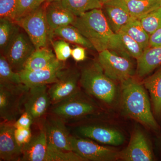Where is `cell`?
Returning a JSON list of instances; mask_svg holds the SVG:
<instances>
[{"label":"cell","mask_w":161,"mask_h":161,"mask_svg":"<svg viewBox=\"0 0 161 161\" xmlns=\"http://www.w3.org/2000/svg\"><path fill=\"white\" fill-rule=\"evenodd\" d=\"M0 82L14 84L23 83L19 73L13 69L3 54L0 57Z\"/></svg>","instance_id":"f1b7e54d"},{"label":"cell","mask_w":161,"mask_h":161,"mask_svg":"<svg viewBox=\"0 0 161 161\" xmlns=\"http://www.w3.org/2000/svg\"><path fill=\"white\" fill-rule=\"evenodd\" d=\"M19 25L14 21L0 19V48L3 51L19 31Z\"/></svg>","instance_id":"83f0119b"},{"label":"cell","mask_w":161,"mask_h":161,"mask_svg":"<svg viewBox=\"0 0 161 161\" xmlns=\"http://www.w3.org/2000/svg\"><path fill=\"white\" fill-rule=\"evenodd\" d=\"M34 123L31 116L26 112H23L19 118L14 123L16 128H21L31 129V125Z\"/></svg>","instance_id":"d590c367"},{"label":"cell","mask_w":161,"mask_h":161,"mask_svg":"<svg viewBox=\"0 0 161 161\" xmlns=\"http://www.w3.org/2000/svg\"><path fill=\"white\" fill-rule=\"evenodd\" d=\"M36 49L27 34L19 31L3 51V54L13 69L19 73L23 69L26 61Z\"/></svg>","instance_id":"9c48e42d"},{"label":"cell","mask_w":161,"mask_h":161,"mask_svg":"<svg viewBox=\"0 0 161 161\" xmlns=\"http://www.w3.org/2000/svg\"><path fill=\"white\" fill-rule=\"evenodd\" d=\"M131 16L140 20L161 7V0H124Z\"/></svg>","instance_id":"cb8c5ba5"},{"label":"cell","mask_w":161,"mask_h":161,"mask_svg":"<svg viewBox=\"0 0 161 161\" xmlns=\"http://www.w3.org/2000/svg\"><path fill=\"white\" fill-rule=\"evenodd\" d=\"M48 146L60 150L73 151L71 135L66 124L58 116L48 113L43 123Z\"/></svg>","instance_id":"4fadbf2b"},{"label":"cell","mask_w":161,"mask_h":161,"mask_svg":"<svg viewBox=\"0 0 161 161\" xmlns=\"http://www.w3.org/2000/svg\"><path fill=\"white\" fill-rule=\"evenodd\" d=\"M99 108L80 91L57 103L52 104L48 113L61 119L65 123L77 121L90 115H96Z\"/></svg>","instance_id":"277c9868"},{"label":"cell","mask_w":161,"mask_h":161,"mask_svg":"<svg viewBox=\"0 0 161 161\" xmlns=\"http://www.w3.org/2000/svg\"><path fill=\"white\" fill-rule=\"evenodd\" d=\"M46 2V0H18L15 23Z\"/></svg>","instance_id":"1f68e13d"},{"label":"cell","mask_w":161,"mask_h":161,"mask_svg":"<svg viewBox=\"0 0 161 161\" xmlns=\"http://www.w3.org/2000/svg\"><path fill=\"white\" fill-rule=\"evenodd\" d=\"M112 31L118 32L132 19L124 0H110L103 5L102 8Z\"/></svg>","instance_id":"e0dca14e"},{"label":"cell","mask_w":161,"mask_h":161,"mask_svg":"<svg viewBox=\"0 0 161 161\" xmlns=\"http://www.w3.org/2000/svg\"><path fill=\"white\" fill-rule=\"evenodd\" d=\"M51 105L47 85L31 87L24 99L23 112L30 114L34 123L44 122Z\"/></svg>","instance_id":"ba28073f"},{"label":"cell","mask_w":161,"mask_h":161,"mask_svg":"<svg viewBox=\"0 0 161 161\" xmlns=\"http://www.w3.org/2000/svg\"><path fill=\"white\" fill-rule=\"evenodd\" d=\"M27 34L36 49L47 47L52 39L45 17L44 7L41 6L16 23Z\"/></svg>","instance_id":"8992f818"},{"label":"cell","mask_w":161,"mask_h":161,"mask_svg":"<svg viewBox=\"0 0 161 161\" xmlns=\"http://www.w3.org/2000/svg\"><path fill=\"white\" fill-rule=\"evenodd\" d=\"M161 66V46L148 47L137 60L136 74L142 78Z\"/></svg>","instance_id":"44dd1931"},{"label":"cell","mask_w":161,"mask_h":161,"mask_svg":"<svg viewBox=\"0 0 161 161\" xmlns=\"http://www.w3.org/2000/svg\"><path fill=\"white\" fill-rule=\"evenodd\" d=\"M108 50L121 57L136 60L143 52L136 41L125 32L119 31L113 35L110 39Z\"/></svg>","instance_id":"ac0fdd59"},{"label":"cell","mask_w":161,"mask_h":161,"mask_svg":"<svg viewBox=\"0 0 161 161\" xmlns=\"http://www.w3.org/2000/svg\"><path fill=\"white\" fill-rule=\"evenodd\" d=\"M85 47L82 46H77L72 50L71 56L77 62H80L85 60L86 58Z\"/></svg>","instance_id":"8d00e7d4"},{"label":"cell","mask_w":161,"mask_h":161,"mask_svg":"<svg viewBox=\"0 0 161 161\" xmlns=\"http://www.w3.org/2000/svg\"><path fill=\"white\" fill-rule=\"evenodd\" d=\"M31 129L16 128L14 131V136L19 146L23 147L28 143L32 137Z\"/></svg>","instance_id":"e575fe53"},{"label":"cell","mask_w":161,"mask_h":161,"mask_svg":"<svg viewBox=\"0 0 161 161\" xmlns=\"http://www.w3.org/2000/svg\"><path fill=\"white\" fill-rule=\"evenodd\" d=\"M120 31L125 32L136 41L143 51L149 47L150 35L144 29L140 20L132 19Z\"/></svg>","instance_id":"484cf974"},{"label":"cell","mask_w":161,"mask_h":161,"mask_svg":"<svg viewBox=\"0 0 161 161\" xmlns=\"http://www.w3.org/2000/svg\"><path fill=\"white\" fill-rule=\"evenodd\" d=\"M71 145L72 150L86 161H113L119 159V152L101 146L89 139L72 135Z\"/></svg>","instance_id":"30bf717a"},{"label":"cell","mask_w":161,"mask_h":161,"mask_svg":"<svg viewBox=\"0 0 161 161\" xmlns=\"http://www.w3.org/2000/svg\"><path fill=\"white\" fill-rule=\"evenodd\" d=\"M47 137L43 125L40 132L22 147L21 161H46L47 154Z\"/></svg>","instance_id":"ffe728a7"},{"label":"cell","mask_w":161,"mask_h":161,"mask_svg":"<svg viewBox=\"0 0 161 161\" xmlns=\"http://www.w3.org/2000/svg\"><path fill=\"white\" fill-rule=\"evenodd\" d=\"M80 85L88 95L108 104L112 103L117 95L115 81L105 74L98 60L81 69Z\"/></svg>","instance_id":"3957f363"},{"label":"cell","mask_w":161,"mask_h":161,"mask_svg":"<svg viewBox=\"0 0 161 161\" xmlns=\"http://www.w3.org/2000/svg\"><path fill=\"white\" fill-rule=\"evenodd\" d=\"M45 17L52 38L55 30L73 25L76 16L62 5L61 1L47 3L44 6Z\"/></svg>","instance_id":"d6986e66"},{"label":"cell","mask_w":161,"mask_h":161,"mask_svg":"<svg viewBox=\"0 0 161 161\" xmlns=\"http://www.w3.org/2000/svg\"><path fill=\"white\" fill-rule=\"evenodd\" d=\"M119 159L125 161H152L155 155L149 139L140 129L132 131L128 147L119 152Z\"/></svg>","instance_id":"8fae6325"},{"label":"cell","mask_w":161,"mask_h":161,"mask_svg":"<svg viewBox=\"0 0 161 161\" xmlns=\"http://www.w3.org/2000/svg\"><path fill=\"white\" fill-rule=\"evenodd\" d=\"M110 0H100L101 2L102 3L103 5L105 3H107V2H108Z\"/></svg>","instance_id":"f35d334b"},{"label":"cell","mask_w":161,"mask_h":161,"mask_svg":"<svg viewBox=\"0 0 161 161\" xmlns=\"http://www.w3.org/2000/svg\"><path fill=\"white\" fill-rule=\"evenodd\" d=\"M80 73L75 69L65 68L48 89L52 105L71 97L79 92Z\"/></svg>","instance_id":"7c38bea8"},{"label":"cell","mask_w":161,"mask_h":161,"mask_svg":"<svg viewBox=\"0 0 161 161\" xmlns=\"http://www.w3.org/2000/svg\"><path fill=\"white\" fill-rule=\"evenodd\" d=\"M150 97L153 115L158 122H161V66L143 82Z\"/></svg>","instance_id":"7402d4cb"},{"label":"cell","mask_w":161,"mask_h":161,"mask_svg":"<svg viewBox=\"0 0 161 161\" xmlns=\"http://www.w3.org/2000/svg\"><path fill=\"white\" fill-rule=\"evenodd\" d=\"M62 5L75 16H79L87 12L102 9L100 0H60Z\"/></svg>","instance_id":"4316f807"},{"label":"cell","mask_w":161,"mask_h":161,"mask_svg":"<svg viewBox=\"0 0 161 161\" xmlns=\"http://www.w3.org/2000/svg\"><path fill=\"white\" fill-rule=\"evenodd\" d=\"M73 26L92 43L98 53L108 49L114 33L110 28L102 9H96L76 17Z\"/></svg>","instance_id":"7a4b0ae2"},{"label":"cell","mask_w":161,"mask_h":161,"mask_svg":"<svg viewBox=\"0 0 161 161\" xmlns=\"http://www.w3.org/2000/svg\"><path fill=\"white\" fill-rule=\"evenodd\" d=\"M60 1V0H46V3H51V2H54V1Z\"/></svg>","instance_id":"ab89813d"},{"label":"cell","mask_w":161,"mask_h":161,"mask_svg":"<svg viewBox=\"0 0 161 161\" xmlns=\"http://www.w3.org/2000/svg\"><path fill=\"white\" fill-rule=\"evenodd\" d=\"M161 46V28L158 29L150 36L149 47H158Z\"/></svg>","instance_id":"74e56055"},{"label":"cell","mask_w":161,"mask_h":161,"mask_svg":"<svg viewBox=\"0 0 161 161\" xmlns=\"http://www.w3.org/2000/svg\"><path fill=\"white\" fill-rule=\"evenodd\" d=\"M17 6L18 0H0V19L15 22Z\"/></svg>","instance_id":"d6a6232c"},{"label":"cell","mask_w":161,"mask_h":161,"mask_svg":"<svg viewBox=\"0 0 161 161\" xmlns=\"http://www.w3.org/2000/svg\"><path fill=\"white\" fill-rule=\"evenodd\" d=\"M46 161H86L73 151L58 149L48 146Z\"/></svg>","instance_id":"f546056e"},{"label":"cell","mask_w":161,"mask_h":161,"mask_svg":"<svg viewBox=\"0 0 161 161\" xmlns=\"http://www.w3.org/2000/svg\"><path fill=\"white\" fill-rule=\"evenodd\" d=\"M29 87L24 84L0 82L1 121L15 122L23 112L24 99Z\"/></svg>","instance_id":"5b68a950"},{"label":"cell","mask_w":161,"mask_h":161,"mask_svg":"<svg viewBox=\"0 0 161 161\" xmlns=\"http://www.w3.org/2000/svg\"><path fill=\"white\" fill-rule=\"evenodd\" d=\"M75 132L78 136L105 145L120 146L125 141L123 134L118 130L101 125H82L76 128Z\"/></svg>","instance_id":"5bb4252c"},{"label":"cell","mask_w":161,"mask_h":161,"mask_svg":"<svg viewBox=\"0 0 161 161\" xmlns=\"http://www.w3.org/2000/svg\"><path fill=\"white\" fill-rule=\"evenodd\" d=\"M56 58L64 62L71 56L72 49L69 44L64 40H58L52 43Z\"/></svg>","instance_id":"836d02e7"},{"label":"cell","mask_w":161,"mask_h":161,"mask_svg":"<svg viewBox=\"0 0 161 161\" xmlns=\"http://www.w3.org/2000/svg\"><path fill=\"white\" fill-rule=\"evenodd\" d=\"M65 68L66 67L64 62L57 60L41 69L33 71L22 70L19 73L22 83L31 87L54 83Z\"/></svg>","instance_id":"9a60e30c"},{"label":"cell","mask_w":161,"mask_h":161,"mask_svg":"<svg viewBox=\"0 0 161 161\" xmlns=\"http://www.w3.org/2000/svg\"><path fill=\"white\" fill-rule=\"evenodd\" d=\"M140 21L144 29L149 35L161 28V7L153 10Z\"/></svg>","instance_id":"4dcf8cb0"},{"label":"cell","mask_w":161,"mask_h":161,"mask_svg":"<svg viewBox=\"0 0 161 161\" xmlns=\"http://www.w3.org/2000/svg\"><path fill=\"white\" fill-rule=\"evenodd\" d=\"M56 55L47 47L36 49L25 63L22 70L33 71L43 69L56 60Z\"/></svg>","instance_id":"603a6c76"},{"label":"cell","mask_w":161,"mask_h":161,"mask_svg":"<svg viewBox=\"0 0 161 161\" xmlns=\"http://www.w3.org/2000/svg\"><path fill=\"white\" fill-rule=\"evenodd\" d=\"M160 150H161V141H160Z\"/></svg>","instance_id":"60d3db41"},{"label":"cell","mask_w":161,"mask_h":161,"mask_svg":"<svg viewBox=\"0 0 161 161\" xmlns=\"http://www.w3.org/2000/svg\"><path fill=\"white\" fill-rule=\"evenodd\" d=\"M121 84L122 107L125 113L130 118L158 133L160 126L153 115L143 84L132 77Z\"/></svg>","instance_id":"6da1fadb"},{"label":"cell","mask_w":161,"mask_h":161,"mask_svg":"<svg viewBox=\"0 0 161 161\" xmlns=\"http://www.w3.org/2000/svg\"><path fill=\"white\" fill-rule=\"evenodd\" d=\"M53 35L60 37L67 42L78 44L88 49L95 50L92 43L73 25L59 27L55 30Z\"/></svg>","instance_id":"d4e9b609"},{"label":"cell","mask_w":161,"mask_h":161,"mask_svg":"<svg viewBox=\"0 0 161 161\" xmlns=\"http://www.w3.org/2000/svg\"><path fill=\"white\" fill-rule=\"evenodd\" d=\"M98 61L105 74L114 81L122 82L134 75L131 59L115 54L109 50L98 53Z\"/></svg>","instance_id":"52a82bcc"},{"label":"cell","mask_w":161,"mask_h":161,"mask_svg":"<svg viewBox=\"0 0 161 161\" xmlns=\"http://www.w3.org/2000/svg\"><path fill=\"white\" fill-rule=\"evenodd\" d=\"M14 122L1 121L0 124V161H21L22 147L14 136Z\"/></svg>","instance_id":"2e32d148"}]
</instances>
